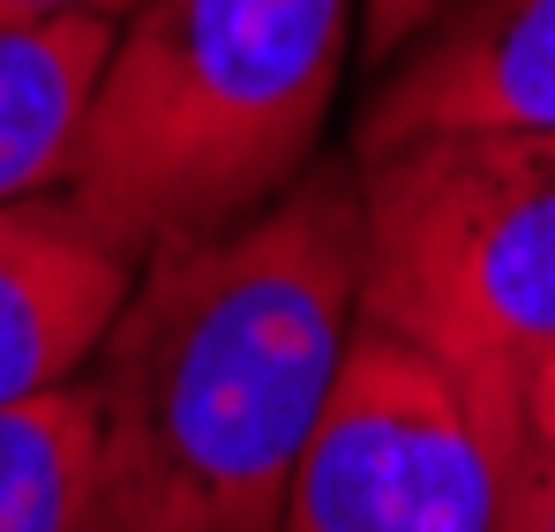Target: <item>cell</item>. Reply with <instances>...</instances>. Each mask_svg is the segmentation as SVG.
Masks as SVG:
<instances>
[{
  "label": "cell",
  "mask_w": 555,
  "mask_h": 532,
  "mask_svg": "<svg viewBox=\"0 0 555 532\" xmlns=\"http://www.w3.org/2000/svg\"><path fill=\"white\" fill-rule=\"evenodd\" d=\"M353 330V158L308 166L233 233L151 256L76 375L98 532H278Z\"/></svg>",
  "instance_id": "obj_1"
},
{
  "label": "cell",
  "mask_w": 555,
  "mask_h": 532,
  "mask_svg": "<svg viewBox=\"0 0 555 532\" xmlns=\"http://www.w3.org/2000/svg\"><path fill=\"white\" fill-rule=\"evenodd\" d=\"M361 0H143L98 68L68 203L143 270L315 166Z\"/></svg>",
  "instance_id": "obj_2"
},
{
  "label": "cell",
  "mask_w": 555,
  "mask_h": 532,
  "mask_svg": "<svg viewBox=\"0 0 555 532\" xmlns=\"http://www.w3.org/2000/svg\"><path fill=\"white\" fill-rule=\"evenodd\" d=\"M353 173L361 323L473 390L555 353V135H421Z\"/></svg>",
  "instance_id": "obj_3"
},
{
  "label": "cell",
  "mask_w": 555,
  "mask_h": 532,
  "mask_svg": "<svg viewBox=\"0 0 555 532\" xmlns=\"http://www.w3.org/2000/svg\"><path fill=\"white\" fill-rule=\"evenodd\" d=\"M278 532H495V450L465 382L361 323Z\"/></svg>",
  "instance_id": "obj_4"
},
{
  "label": "cell",
  "mask_w": 555,
  "mask_h": 532,
  "mask_svg": "<svg viewBox=\"0 0 555 532\" xmlns=\"http://www.w3.org/2000/svg\"><path fill=\"white\" fill-rule=\"evenodd\" d=\"M421 135H555V0H443L375 68L353 158Z\"/></svg>",
  "instance_id": "obj_5"
},
{
  "label": "cell",
  "mask_w": 555,
  "mask_h": 532,
  "mask_svg": "<svg viewBox=\"0 0 555 532\" xmlns=\"http://www.w3.org/2000/svg\"><path fill=\"white\" fill-rule=\"evenodd\" d=\"M135 263L53 187L0 203V405L68 390L120 315Z\"/></svg>",
  "instance_id": "obj_6"
},
{
  "label": "cell",
  "mask_w": 555,
  "mask_h": 532,
  "mask_svg": "<svg viewBox=\"0 0 555 532\" xmlns=\"http://www.w3.org/2000/svg\"><path fill=\"white\" fill-rule=\"evenodd\" d=\"M120 23H0V203L68 187Z\"/></svg>",
  "instance_id": "obj_7"
},
{
  "label": "cell",
  "mask_w": 555,
  "mask_h": 532,
  "mask_svg": "<svg viewBox=\"0 0 555 532\" xmlns=\"http://www.w3.org/2000/svg\"><path fill=\"white\" fill-rule=\"evenodd\" d=\"M0 532H98V450L76 382L0 405Z\"/></svg>",
  "instance_id": "obj_8"
},
{
  "label": "cell",
  "mask_w": 555,
  "mask_h": 532,
  "mask_svg": "<svg viewBox=\"0 0 555 532\" xmlns=\"http://www.w3.org/2000/svg\"><path fill=\"white\" fill-rule=\"evenodd\" d=\"M495 450V532H555V450L518 420V382H465Z\"/></svg>",
  "instance_id": "obj_9"
},
{
  "label": "cell",
  "mask_w": 555,
  "mask_h": 532,
  "mask_svg": "<svg viewBox=\"0 0 555 532\" xmlns=\"http://www.w3.org/2000/svg\"><path fill=\"white\" fill-rule=\"evenodd\" d=\"M436 8H443V0H361V38H369V61H375V68H383V61L421 30Z\"/></svg>",
  "instance_id": "obj_10"
},
{
  "label": "cell",
  "mask_w": 555,
  "mask_h": 532,
  "mask_svg": "<svg viewBox=\"0 0 555 532\" xmlns=\"http://www.w3.org/2000/svg\"><path fill=\"white\" fill-rule=\"evenodd\" d=\"M143 0H0V23H128Z\"/></svg>",
  "instance_id": "obj_11"
},
{
  "label": "cell",
  "mask_w": 555,
  "mask_h": 532,
  "mask_svg": "<svg viewBox=\"0 0 555 532\" xmlns=\"http://www.w3.org/2000/svg\"><path fill=\"white\" fill-rule=\"evenodd\" d=\"M518 420L533 428V443L555 450V353H541L518 375Z\"/></svg>",
  "instance_id": "obj_12"
}]
</instances>
